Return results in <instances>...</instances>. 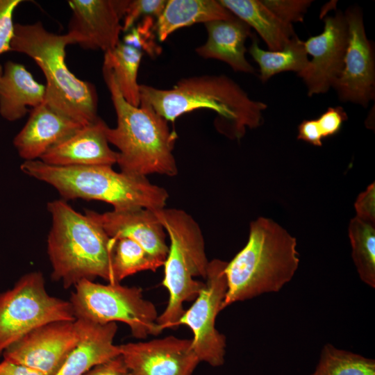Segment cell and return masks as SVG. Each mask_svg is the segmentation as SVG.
I'll return each instance as SVG.
<instances>
[{
  "label": "cell",
  "mask_w": 375,
  "mask_h": 375,
  "mask_svg": "<svg viewBox=\"0 0 375 375\" xmlns=\"http://www.w3.org/2000/svg\"><path fill=\"white\" fill-rule=\"evenodd\" d=\"M140 102L149 104L167 122L198 109L217 114L215 126L232 139H240L247 128L260 126L267 106L253 101L225 75H201L179 80L171 89L140 85Z\"/></svg>",
  "instance_id": "6da1fadb"
},
{
  "label": "cell",
  "mask_w": 375,
  "mask_h": 375,
  "mask_svg": "<svg viewBox=\"0 0 375 375\" xmlns=\"http://www.w3.org/2000/svg\"><path fill=\"white\" fill-rule=\"evenodd\" d=\"M103 75L117 115L115 128L107 126L106 138L115 146L121 172L136 176L157 173L175 176L178 169L173 155L177 138L168 122L147 103H128L118 88L112 72L103 65Z\"/></svg>",
  "instance_id": "7a4b0ae2"
},
{
  "label": "cell",
  "mask_w": 375,
  "mask_h": 375,
  "mask_svg": "<svg viewBox=\"0 0 375 375\" xmlns=\"http://www.w3.org/2000/svg\"><path fill=\"white\" fill-rule=\"evenodd\" d=\"M299 263L294 237L269 218L252 221L246 245L226 263L227 290L222 310L238 301L278 292L293 278Z\"/></svg>",
  "instance_id": "3957f363"
},
{
  "label": "cell",
  "mask_w": 375,
  "mask_h": 375,
  "mask_svg": "<svg viewBox=\"0 0 375 375\" xmlns=\"http://www.w3.org/2000/svg\"><path fill=\"white\" fill-rule=\"evenodd\" d=\"M51 227L47 238V253L51 278L67 289L86 279L100 277L115 283L112 271L113 239L101 226L76 211L63 199L47 203Z\"/></svg>",
  "instance_id": "277c9868"
},
{
  "label": "cell",
  "mask_w": 375,
  "mask_h": 375,
  "mask_svg": "<svg viewBox=\"0 0 375 375\" xmlns=\"http://www.w3.org/2000/svg\"><path fill=\"white\" fill-rule=\"evenodd\" d=\"M21 170L29 176L53 186L66 201L83 199L106 202L115 210L165 208V189L145 176L117 172L109 165L53 166L40 160L24 161Z\"/></svg>",
  "instance_id": "5b68a950"
},
{
  "label": "cell",
  "mask_w": 375,
  "mask_h": 375,
  "mask_svg": "<svg viewBox=\"0 0 375 375\" xmlns=\"http://www.w3.org/2000/svg\"><path fill=\"white\" fill-rule=\"evenodd\" d=\"M73 44L66 33L46 30L40 22L15 24L10 51L32 58L43 72L45 103L68 117L86 125L96 121L98 97L95 87L77 78L65 62V49Z\"/></svg>",
  "instance_id": "8992f818"
},
{
  "label": "cell",
  "mask_w": 375,
  "mask_h": 375,
  "mask_svg": "<svg viewBox=\"0 0 375 375\" xmlns=\"http://www.w3.org/2000/svg\"><path fill=\"white\" fill-rule=\"evenodd\" d=\"M153 212L170 239L162 283L168 290L169 301L157 319L162 331L178 326L185 312L183 303L194 300L205 285L194 277L206 279L209 261L201 231L192 216L175 208H163Z\"/></svg>",
  "instance_id": "52a82bcc"
},
{
  "label": "cell",
  "mask_w": 375,
  "mask_h": 375,
  "mask_svg": "<svg viewBox=\"0 0 375 375\" xmlns=\"http://www.w3.org/2000/svg\"><path fill=\"white\" fill-rule=\"evenodd\" d=\"M74 287L69 302L76 319L100 324L121 322L139 339L162 331L157 323L156 308L144 298L141 288L120 283L101 284L86 279Z\"/></svg>",
  "instance_id": "ba28073f"
},
{
  "label": "cell",
  "mask_w": 375,
  "mask_h": 375,
  "mask_svg": "<svg viewBox=\"0 0 375 375\" xmlns=\"http://www.w3.org/2000/svg\"><path fill=\"white\" fill-rule=\"evenodd\" d=\"M40 272L22 276L0 293V355L32 330L60 320L74 321L69 301L51 296Z\"/></svg>",
  "instance_id": "9c48e42d"
},
{
  "label": "cell",
  "mask_w": 375,
  "mask_h": 375,
  "mask_svg": "<svg viewBox=\"0 0 375 375\" xmlns=\"http://www.w3.org/2000/svg\"><path fill=\"white\" fill-rule=\"evenodd\" d=\"M226 263L219 259L209 262L204 287L178 322L191 329L192 349L200 362L212 367L224 364L226 353V338L215 328V320L227 290Z\"/></svg>",
  "instance_id": "30bf717a"
},
{
  "label": "cell",
  "mask_w": 375,
  "mask_h": 375,
  "mask_svg": "<svg viewBox=\"0 0 375 375\" xmlns=\"http://www.w3.org/2000/svg\"><path fill=\"white\" fill-rule=\"evenodd\" d=\"M80 339L76 320H60L40 326L8 347L3 359L45 375H55Z\"/></svg>",
  "instance_id": "8fae6325"
},
{
  "label": "cell",
  "mask_w": 375,
  "mask_h": 375,
  "mask_svg": "<svg viewBox=\"0 0 375 375\" xmlns=\"http://www.w3.org/2000/svg\"><path fill=\"white\" fill-rule=\"evenodd\" d=\"M344 15L348 41L344 68L332 87L340 100L367 107L375 94L373 48L366 36L360 9L349 8Z\"/></svg>",
  "instance_id": "7c38bea8"
},
{
  "label": "cell",
  "mask_w": 375,
  "mask_h": 375,
  "mask_svg": "<svg viewBox=\"0 0 375 375\" xmlns=\"http://www.w3.org/2000/svg\"><path fill=\"white\" fill-rule=\"evenodd\" d=\"M322 33L304 41L307 54L312 58L297 75L308 88V95L325 93L333 86L343 68L348 41L344 14L326 16Z\"/></svg>",
  "instance_id": "4fadbf2b"
},
{
  "label": "cell",
  "mask_w": 375,
  "mask_h": 375,
  "mask_svg": "<svg viewBox=\"0 0 375 375\" xmlns=\"http://www.w3.org/2000/svg\"><path fill=\"white\" fill-rule=\"evenodd\" d=\"M128 0H70L72 15L67 34L73 44L104 53L119 42Z\"/></svg>",
  "instance_id": "5bb4252c"
},
{
  "label": "cell",
  "mask_w": 375,
  "mask_h": 375,
  "mask_svg": "<svg viewBox=\"0 0 375 375\" xmlns=\"http://www.w3.org/2000/svg\"><path fill=\"white\" fill-rule=\"evenodd\" d=\"M119 347L131 375H192L200 362L192 339L167 336Z\"/></svg>",
  "instance_id": "9a60e30c"
},
{
  "label": "cell",
  "mask_w": 375,
  "mask_h": 375,
  "mask_svg": "<svg viewBox=\"0 0 375 375\" xmlns=\"http://www.w3.org/2000/svg\"><path fill=\"white\" fill-rule=\"evenodd\" d=\"M85 214L98 222L110 238L131 239L164 265L169 247L165 229L153 210L140 208L99 213L85 210Z\"/></svg>",
  "instance_id": "2e32d148"
},
{
  "label": "cell",
  "mask_w": 375,
  "mask_h": 375,
  "mask_svg": "<svg viewBox=\"0 0 375 375\" xmlns=\"http://www.w3.org/2000/svg\"><path fill=\"white\" fill-rule=\"evenodd\" d=\"M107 126L99 117L51 147L40 160L61 167L112 166L117 163V153L108 145L106 134Z\"/></svg>",
  "instance_id": "e0dca14e"
},
{
  "label": "cell",
  "mask_w": 375,
  "mask_h": 375,
  "mask_svg": "<svg viewBox=\"0 0 375 375\" xmlns=\"http://www.w3.org/2000/svg\"><path fill=\"white\" fill-rule=\"evenodd\" d=\"M83 126L44 102L31 110L14 138L13 145L24 161L40 160L51 147Z\"/></svg>",
  "instance_id": "ac0fdd59"
},
{
  "label": "cell",
  "mask_w": 375,
  "mask_h": 375,
  "mask_svg": "<svg viewBox=\"0 0 375 375\" xmlns=\"http://www.w3.org/2000/svg\"><path fill=\"white\" fill-rule=\"evenodd\" d=\"M80 339L55 375H84L96 365L119 355V345L114 344L117 327L115 322L105 324L76 319Z\"/></svg>",
  "instance_id": "d6986e66"
},
{
  "label": "cell",
  "mask_w": 375,
  "mask_h": 375,
  "mask_svg": "<svg viewBox=\"0 0 375 375\" xmlns=\"http://www.w3.org/2000/svg\"><path fill=\"white\" fill-rule=\"evenodd\" d=\"M208 33L205 44L196 53L205 59H216L228 64L234 71L253 74L255 69L245 57V42L251 35V28L237 17L204 24Z\"/></svg>",
  "instance_id": "ffe728a7"
},
{
  "label": "cell",
  "mask_w": 375,
  "mask_h": 375,
  "mask_svg": "<svg viewBox=\"0 0 375 375\" xmlns=\"http://www.w3.org/2000/svg\"><path fill=\"white\" fill-rule=\"evenodd\" d=\"M45 85L39 83L22 64L8 61L0 79V115L7 121L22 118L45 101Z\"/></svg>",
  "instance_id": "44dd1931"
},
{
  "label": "cell",
  "mask_w": 375,
  "mask_h": 375,
  "mask_svg": "<svg viewBox=\"0 0 375 375\" xmlns=\"http://www.w3.org/2000/svg\"><path fill=\"white\" fill-rule=\"evenodd\" d=\"M235 17L219 1L168 0L156 19L157 38L160 42H164L170 34L181 28Z\"/></svg>",
  "instance_id": "7402d4cb"
},
{
  "label": "cell",
  "mask_w": 375,
  "mask_h": 375,
  "mask_svg": "<svg viewBox=\"0 0 375 375\" xmlns=\"http://www.w3.org/2000/svg\"><path fill=\"white\" fill-rule=\"evenodd\" d=\"M238 18L253 28L269 51H280L296 35L292 24L278 18L261 0H219Z\"/></svg>",
  "instance_id": "603a6c76"
},
{
  "label": "cell",
  "mask_w": 375,
  "mask_h": 375,
  "mask_svg": "<svg viewBox=\"0 0 375 375\" xmlns=\"http://www.w3.org/2000/svg\"><path fill=\"white\" fill-rule=\"evenodd\" d=\"M249 52L259 66L260 78L262 82L281 72L299 73L309 62L304 41L297 35L280 51L264 50L260 48L258 40L253 39Z\"/></svg>",
  "instance_id": "cb8c5ba5"
},
{
  "label": "cell",
  "mask_w": 375,
  "mask_h": 375,
  "mask_svg": "<svg viewBox=\"0 0 375 375\" xmlns=\"http://www.w3.org/2000/svg\"><path fill=\"white\" fill-rule=\"evenodd\" d=\"M142 55L141 50L121 42L104 53L103 65L112 72L124 99L135 107L140 105L138 74Z\"/></svg>",
  "instance_id": "d4e9b609"
},
{
  "label": "cell",
  "mask_w": 375,
  "mask_h": 375,
  "mask_svg": "<svg viewBox=\"0 0 375 375\" xmlns=\"http://www.w3.org/2000/svg\"><path fill=\"white\" fill-rule=\"evenodd\" d=\"M375 224L356 217L349 226L351 256L360 278L375 288Z\"/></svg>",
  "instance_id": "484cf974"
},
{
  "label": "cell",
  "mask_w": 375,
  "mask_h": 375,
  "mask_svg": "<svg viewBox=\"0 0 375 375\" xmlns=\"http://www.w3.org/2000/svg\"><path fill=\"white\" fill-rule=\"evenodd\" d=\"M161 266L163 263L133 240L127 238L113 239L112 271L115 283H119L125 278L139 272H155Z\"/></svg>",
  "instance_id": "4316f807"
},
{
  "label": "cell",
  "mask_w": 375,
  "mask_h": 375,
  "mask_svg": "<svg viewBox=\"0 0 375 375\" xmlns=\"http://www.w3.org/2000/svg\"><path fill=\"white\" fill-rule=\"evenodd\" d=\"M310 375H375V361L326 344Z\"/></svg>",
  "instance_id": "83f0119b"
},
{
  "label": "cell",
  "mask_w": 375,
  "mask_h": 375,
  "mask_svg": "<svg viewBox=\"0 0 375 375\" xmlns=\"http://www.w3.org/2000/svg\"><path fill=\"white\" fill-rule=\"evenodd\" d=\"M156 19L147 17L133 26L124 38V43L133 46L151 57L160 53L161 48L156 42Z\"/></svg>",
  "instance_id": "f1b7e54d"
},
{
  "label": "cell",
  "mask_w": 375,
  "mask_h": 375,
  "mask_svg": "<svg viewBox=\"0 0 375 375\" xmlns=\"http://www.w3.org/2000/svg\"><path fill=\"white\" fill-rule=\"evenodd\" d=\"M166 3V0L128 1L122 19V31H130L140 19L153 17L157 19L162 13Z\"/></svg>",
  "instance_id": "f546056e"
},
{
  "label": "cell",
  "mask_w": 375,
  "mask_h": 375,
  "mask_svg": "<svg viewBox=\"0 0 375 375\" xmlns=\"http://www.w3.org/2000/svg\"><path fill=\"white\" fill-rule=\"evenodd\" d=\"M264 5L286 24L302 22L310 0H262Z\"/></svg>",
  "instance_id": "4dcf8cb0"
},
{
  "label": "cell",
  "mask_w": 375,
  "mask_h": 375,
  "mask_svg": "<svg viewBox=\"0 0 375 375\" xmlns=\"http://www.w3.org/2000/svg\"><path fill=\"white\" fill-rule=\"evenodd\" d=\"M22 0H0V56L10 51L14 34L13 15Z\"/></svg>",
  "instance_id": "1f68e13d"
},
{
  "label": "cell",
  "mask_w": 375,
  "mask_h": 375,
  "mask_svg": "<svg viewBox=\"0 0 375 375\" xmlns=\"http://www.w3.org/2000/svg\"><path fill=\"white\" fill-rule=\"evenodd\" d=\"M348 117L341 106L329 107L317 119L323 139L340 132Z\"/></svg>",
  "instance_id": "d6a6232c"
},
{
  "label": "cell",
  "mask_w": 375,
  "mask_h": 375,
  "mask_svg": "<svg viewBox=\"0 0 375 375\" xmlns=\"http://www.w3.org/2000/svg\"><path fill=\"white\" fill-rule=\"evenodd\" d=\"M356 217L375 224V184L371 183L360 193L354 204Z\"/></svg>",
  "instance_id": "836d02e7"
},
{
  "label": "cell",
  "mask_w": 375,
  "mask_h": 375,
  "mask_svg": "<svg viewBox=\"0 0 375 375\" xmlns=\"http://www.w3.org/2000/svg\"><path fill=\"white\" fill-rule=\"evenodd\" d=\"M84 375H131L122 357L119 355L92 367Z\"/></svg>",
  "instance_id": "e575fe53"
},
{
  "label": "cell",
  "mask_w": 375,
  "mask_h": 375,
  "mask_svg": "<svg viewBox=\"0 0 375 375\" xmlns=\"http://www.w3.org/2000/svg\"><path fill=\"white\" fill-rule=\"evenodd\" d=\"M299 140H303L317 147L322 146V135L316 119H305L298 127Z\"/></svg>",
  "instance_id": "d590c367"
},
{
  "label": "cell",
  "mask_w": 375,
  "mask_h": 375,
  "mask_svg": "<svg viewBox=\"0 0 375 375\" xmlns=\"http://www.w3.org/2000/svg\"><path fill=\"white\" fill-rule=\"evenodd\" d=\"M0 375H45L31 367L3 359L0 362Z\"/></svg>",
  "instance_id": "8d00e7d4"
},
{
  "label": "cell",
  "mask_w": 375,
  "mask_h": 375,
  "mask_svg": "<svg viewBox=\"0 0 375 375\" xmlns=\"http://www.w3.org/2000/svg\"><path fill=\"white\" fill-rule=\"evenodd\" d=\"M3 73V67L0 65V79Z\"/></svg>",
  "instance_id": "74e56055"
}]
</instances>
